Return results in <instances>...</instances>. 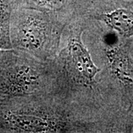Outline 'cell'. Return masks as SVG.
<instances>
[{
  "mask_svg": "<svg viewBox=\"0 0 133 133\" xmlns=\"http://www.w3.org/2000/svg\"><path fill=\"white\" fill-rule=\"evenodd\" d=\"M110 75L125 89L133 92V58L123 44L104 50Z\"/></svg>",
  "mask_w": 133,
  "mask_h": 133,
  "instance_id": "5b68a950",
  "label": "cell"
},
{
  "mask_svg": "<svg viewBox=\"0 0 133 133\" xmlns=\"http://www.w3.org/2000/svg\"><path fill=\"white\" fill-rule=\"evenodd\" d=\"M12 8L6 0H0V50L12 48L10 36V19Z\"/></svg>",
  "mask_w": 133,
  "mask_h": 133,
  "instance_id": "ba28073f",
  "label": "cell"
},
{
  "mask_svg": "<svg viewBox=\"0 0 133 133\" xmlns=\"http://www.w3.org/2000/svg\"><path fill=\"white\" fill-rule=\"evenodd\" d=\"M60 97L0 106V132H84Z\"/></svg>",
  "mask_w": 133,
  "mask_h": 133,
  "instance_id": "277c9868",
  "label": "cell"
},
{
  "mask_svg": "<svg viewBox=\"0 0 133 133\" xmlns=\"http://www.w3.org/2000/svg\"><path fill=\"white\" fill-rule=\"evenodd\" d=\"M58 96L55 60L43 61L14 48L0 50V106Z\"/></svg>",
  "mask_w": 133,
  "mask_h": 133,
  "instance_id": "7a4b0ae2",
  "label": "cell"
},
{
  "mask_svg": "<svg viewBox=\"0 0 133 133\" xmlns=\"http://www.w3.org/2000/svg\"><path fill=\"white\" fill-rule=\"evenodd\" d=\"M74 15L13 8L10 19L12 48L43 61L55 60L64 30Z\"/></svg>",
  "mask_w": 133,
  "mask_h": 133,
  "instance_id": "3957f363",
  "label": "cell"
},
{
  "mask_svg": "<svg viewBox=\"0 0 133 133\" xmlns=\"http://www.w3.org/2000/svg\"><path fill=\"white\" fill-rule=\"evenodd\" d=\"M76 14L86 20H95L104 23L122 38L133 36V6H121L101 13Z\"/></svg>",
  "mask_w": 133,
  "mask_h": 133,
  "instance_id": "8992f818",
  "label": "cell"
},
{
  "mask_svg": "<svg viewBox=\"0 0 133 133\" xmlns=\"http://www.w3.org/2000/svg\"><path fill=\"white\" fill-rule=\"evenodd\" d=\"M72 0H13L14 8H27L43 11L74 15L75 8Z\"/></svg>",
  "mask_w": 133,
  "mask_h": 133,
  "instance_id": "52a82bcc",
  "label": "cell"
},
{
  "mask_svg": "<svg viewBox=\"0 0 133 133\" xmlns=\"http://www.w3.org/2000/svg\"><path fill=\"white\" fill-rule=\"evenodd\" d=\"M85 24V20L75 13L64 30L66 47L58 52L55 63L59 96L76 118L90 132H95L101 98L100 83L95 78L101 69L96 66L82 42Z\"/></svg>",
  "mask_w": 133,
  "mask_h": 133,
  "instance_id": "6da1fadb",
  "label": "cell"
}]
</instances>
